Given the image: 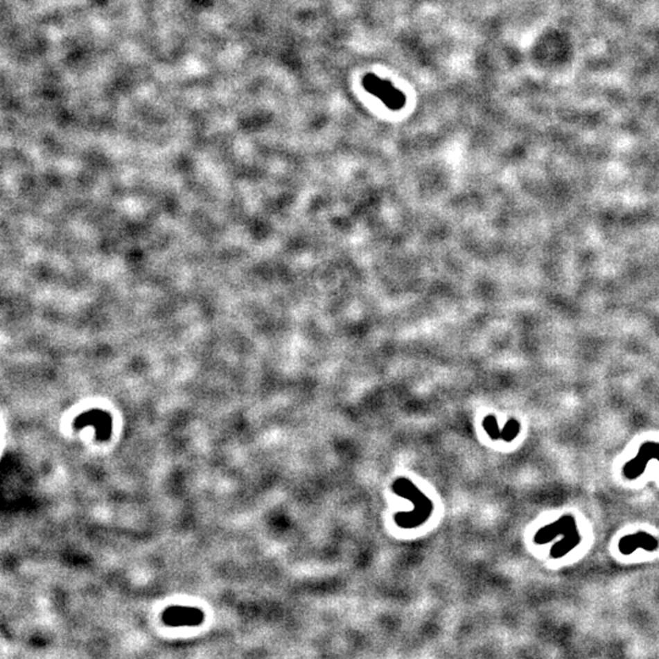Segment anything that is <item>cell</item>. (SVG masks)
<instances>
[{"mask_svg":"<svg viewBox=\"0 0 659 659\" xmlns=\"http://www.w3.org/2000/svg\"><path fill=\"white\" fill-rule=\"evenodd\" d=\"M363 87L371 96L380 99L389 110L397 112L405 105L403 92L394 87L391 82L383 80L374 73H368L363 77Z\"/></svg>","mask_w":659,"mask_h":659,"instance_id":"6da1fadb","label":"cell"},{"mask_svg":"<svg viewBox=\"0 0 659 659\" xmlns=\"http://www.w3.org/2000/svg\"><path fill=\"white\" fill-rule=\"evenodd\" d=\"M658 540L656 537L651 536L646 532L640 531L636 535L623 537L619 542V551L623 554H631L639 547H642L647 551H654L658 548Z\"/></svg>","mask_w":659,"mask_h":659,"instance_id":"7a4b0ae2","label":"cell"},{"mask_svg":"<svg viewBox=\"0 0 659 659\" xmlns=\"http://www.w3.org/2000/svg\"><path fill=\"white\" fill-rule=\"evenodd\" d=\"M574 529H578L575 519L572 516H564L552 525L543 527L540 531L537 532L535 542L538 545L546 543L547 541L552 540L553 537L557 536L559 534H567V532L572 531Z\"/></svg>","mask_w":659,"mask_h":659,"instance_id":"3957f363","label":"cell"}]
</instances>
